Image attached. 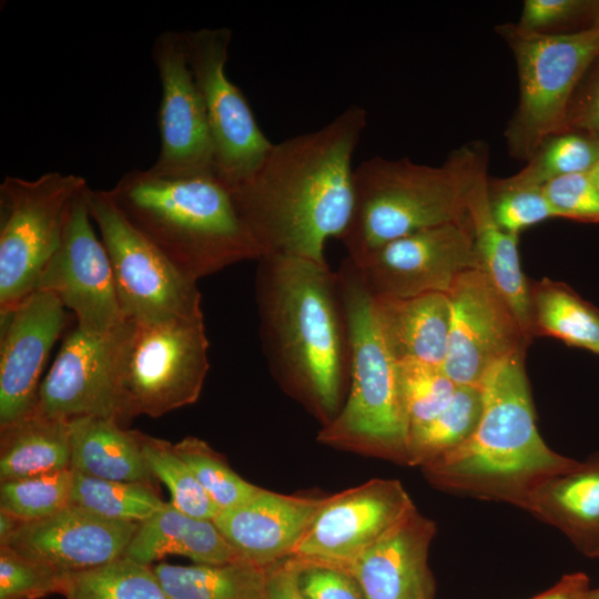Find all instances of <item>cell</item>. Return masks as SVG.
<instances>
[{"label": "cell", "instance_id": "35", "mask_svg": "<svg viewBox=\"0 0 599 599\" xmlns=\"http://www.w3.org/2000/svg\"><path fill=\"white\" fill-rule=\"evenodd\" d=\"M174 448L220 510L244 504L261 489L238 476L217 451L200 438L185 437L174 444Z\"/></svg>", "mask_w": 599, "mask_h": 599}, {"label": "cell", "instance_id": "21", "mask_svg": "<svg viewBox=\"0 0 599 599\" xmlns=\"http://www.w3.org/2000/svg\"><path fill=\"white\" fill-rule=\"evenodd\" d=\"M434 535L435 524L415 507L345 571L366 599H415L433 583L427 554Z\"/></svg>", "mask_w": 599, "mask_h": 599}, {"label": "cell", "instance_id": "44", "mask_svg": "<svg viewBox=\"0 0 599 599\" xmlns=\"http://www.w3.org/2000/svg\"><path fill=\"white\" fill-rule=\"evenodd\" d=\"M264 599H305L298 586V568L292 558L267 567Z\"/></svg>", "mask_w": 599, "mask_h": 599}, {"label": "cell", "instance_id": "46", "mask_svg": "<svg viewBox=\"0 0 599 599\" xmlns=\"http://www.w3.org/2000/svg\"><path fill=\"white\" fill-rule=\"evenodd\" d=\"M22 522L24 521L18 517L0 510V545L4 544Z\"/></svg>", "mask_w": 599, "mask_h": 599}, {"label": "cell", "instance_id": "24", "mask_svg": "<svg viewBox=\"0 0 599 599\" xmlns=\"http://www.w3.org/2000/svg\"><path fill=\"white\" fill-rule=\"evenodd\" d=\"M373 304L382 335L396 362L416 361L443 367L450 322L447 294L373 296Z\"/></svg>", "mask_w": 599, "mask_h": 599}, {"label": "cell", "instance_id": "6", "mask_svg": "<svg viewBox=\"0 0 599 599\" xmlns=\"http://www.w3.org/2000/svg\"><path fill=\"white\" fill-rule=\"evenodd\" d=\"M337 274L348 325L349 387L339 413L317 440L407 464L409 434L397 362L379 329L373 296L348 257Z\"/></svg>", "mask_w": 599, "mask_h": 599}, {"label": "cell", "instance_id": "30", "mask_svg": "<svg viewBox=\"0 0 599 599\" xmlns=\"http://www.w3.org/2000/svg\"><path fill=\"white\" fill-rule=\"evenodd\" d=\"M65 599H171L153 567L121 557L103 566L67 573Z\"/></svg>", "mask_w": 599, "mask_h": 599}, {"label": "cell", "instance_id": "36", "mask_svg": "<svg viewBox=\"0 0 599 599\" xmlns=\"http://www.w3.org/2000/svg\"><path fill=\"white\" fill-rule=\"evenodd\" d=\"M397 375L410 435L448 405L457 385L443 367L416 361L397 362Z\"/></svg>", "mask_w": 599, "mask_h": 599}, {"label": "cell", "instance_id": "40", "mask_svg": "<svg viewBox=\"0 0 599 599\" xmlns=\"http://www.w3.org/2000/svg\"><path fill=\"white\" fill-rule=\"evenodd\" d=\"M598 0H526L516 26L530 32L557 33L596 22Z\"/></svg>", "mask_w": 599, "mask_h": 599}, {"label": "cell", "instance_id": "8", "mask_svg": "<svg viewBox=\"0 0 599 599\" xmlns=\"http://www.w3.org/2000/svg\"><path fill=\"white\" fill-rule=\"evenodd\" d=\"M126 321L119 356L121 425L195 403L210 368L203 317Z\"/></svg>", "mask_w": 599, "mask_h": 599}, {"label": "cell", "instance_id": "25", "mask_svg": "<svg viewBox=\"0 0 599 599\" xmlns=\"http://www.w3.org/2000/svg\"><path fill=\"white\" fill-rule=\"evenodd\" d=\"M71 469L88 476L155 487L143 456L140 432L124 429L112 418L69 419Z\"/></svg>", "mask_w": 599, "mask_h": 599}, {"label": "cell", "instance_id": "34", "mask_svg": "<svg viewBox=\"0 0 599 599\" xmlns=\"http://www.w3.org/2000/svg\"><path fill=\"white\" fill-rule=\"evenodd\" d=\"M140 439L150 470L170 491V504L189 516L213 520L220 509L176 453L174 444L142 433Z\"/></svg>", "mask_w": 599, "mask_h": 599}, {"label": "cell", "instance_id": "37", "mask_svg": "<svg viewBox=\"0 0 599 599\" xmlns=\"http://www.w3.org/2000/svg\"><path fill=\"white\" fill-rule=\"evenodd\" d=\"M73 470L4 480L0 485V510L22 521L49 517L69 505Z\"/></svg>", "mask_w": 599, "mask_h": 599}, {"label": "cell", "instance_id": "7", "mask_svg": "<svg viewBox=\"0 0 599 599\" xmlns=\"http://www.w3.org/2000/svg\"><path fill=\"white\" fill-rule=\"evenodd\" d=\"M496 31L514 53L519 80L505 138L511 156L528 161L544 139L565 130L572 97L599 58V22L557 33L524 31L512 23Z\"/></svg>", "mask_w": 599, "mask_h": 599}, {"label": "cell", "instance_id": "10", "mask_svg": "<svg viewBox=\"0 0 599 599\" xmlns=\"http://www.w3.org/2000/svg\"><path fill=\"white\" fill-rule=\"evenodd\" d=\"M88 203L111 262L124 318L203 317L196 282L184 276L125 220L106 191L89 189Z\"/></svg>", "mask_w": 599, "mask_h": 599}, {"label": "cell", "instance_id": "31", "mask_svg": "<svg viewBox=\"0 0 599 599\" xmlns=\"http://www.w3.org/2000/svg\"><path fill=\"white\" fill-rule=\"evenodd\" d=\"M483 406L480 386H457L448 405L408 438L407 465L424 466L466 441Z\"/></svg>", "mask_w": 599, "mask_h": 599}, {"label": "cell", "instance_id": "48", "mask_svg": "<svg viewBox=\"0 0 599 599\" xmlns=\"http://www.w3.org/2000/svg\"><path fill=\"white\" fill-rule=\"evenodd\" d=\"M595 185L597 186L599 191V162L596 164V166L589 172Z\"/></svg>", "mask_w": 599, "mask_h": 599}, {"label": "cell", "instance_id": "50", "mask_svg": "<svg viewBox=\"0 0 599 599\" xmlns=\"http://www.w3.org/2000/svg\"><path fill=\"white\" fill-rule=\"evenodd\" d=\"M596 22H599V0H598V4H597Z\"/></svg>", "mask_w": 599, "mask_h": 599}, {"label": "cell", "instance_id": "16", "mask_svg": "<svg viewBox=\"0 0 599 599\" xmlns=\"http://www.w3.org/2000/svg\"><path fill=\"white\" fill-rule=\"evenodd\" d=\"M414 508L396 479H373L333 495L288 558L346 570Z\"/></svg>", "mask_w": 599, "mask_h": 599}, {"label": "cell", "instance_id": "39", "mask_svg": "<svg viewBox=\"0 0 599 599\" xmlns=\"http://www.w3.org/2000/svg\"><path fill=\"white\" fill-rule=\"evenodd\" d=\"M67 573L0 546V599H40L61 591Z\"/></svg>", "mask_w": 599, "mask_h": 599}, {"label": "cell", "instance_id": "18", "mask_svg": "<svg viewBox=\"0 0 599 599\" xmlns=\"http://www.w3.org/2000/svg\"><path fill=\"white\" fill-rule=\"evenodd\" d=\"M0 428L34 412L40 375L67 325V308L52 293L37 290L1 313Z\"/></svg>", "mask_w": 599, "mask_h": 599}, {"label": "cell", "instance_id": "13", "mask_svg": "<svg viewBox=\"0 0 599 599\" xmlns=\"http://www.w3.org/2000/svg\"><path fill=\"white\" fill-rule=\"evenodd\" d=\"M89 186L72 203L60 244L44 266L37 290L52 293L77 318V327L101 334L125 318L111 262L89 211Z\"/></svg>", "mask_w": 599, "mask_h": 599}, {"label": "cell", "instance_id": "28", "mask_svg": "<svg viewBox=\"0 0 599 599\" xmlns=\"http://www.w3.org/2000/svg\"><path fill=\"white\" fill-rule=\"evenodd\" d=\"M171 599H264L267 567L244 559L221 565L153 566Z\"/></svg>", "mask_w": 599, "mask_h": 599}, {"label": "cell", "instance_id": "1", "mask_svg": "<svg viewBox=\"0 0 599 599\" xmlns=\"http://www.w3.org/2000/svg\"><path fill=\"white\" fill-rule=\"evenodd\" d=\"M365 126V109L351 105L316 131L273 143L260 167L230 189L262 256L326 263L327 241L341 238L353 215L352 161Z\"/></svg>", "mask_w": 599, "mask_h": 599}, {"label": "cell", "instance_id": "42", "mask_svg": "<svg viewBox=\"0 0 599 599\" xmlns=\"http://www.w3.org/2000/svg\"><path fill=\"white\" fill-rule=\"evenodd\" d=\"M293 560L298 568V586L305 599H366L356 579L347 571Z\"/></svg>", "mask_w": 599, "mask_h": 599}, {"label": "cell", "instance_id": "43", "mask_svg": "<svg viewBox=\"0 0 599 599\" xmlns=\"http://www.w3.org/2000/svg\"><path fill=\"white\" fill-rule=\"evenodd\" d=\"M565 130L583 131L599 139V58L589 68L572 97Z\"/></svg>", "mask_w": 599, "mask_h": 599}, {"label": "cell", "instance_id": "27", "mask_svg": "<svg viewBox=\"0 0 599 599\" xmlns=\"http://www.w3.org/2000/svg\"><path fill=\"white\" fill-rule=\"evenodd\" d=\"M0 430V481L71 469L68 419L34 410Z\"/></svg>", "mask_w": 599, "mask_h": 599}, {"label": "cell", "instance_id": "49", "mask_svg": "<svg viewBox=\"0 0 599 599\" xmlns=\"http://www.w3.org/2000/svg\"><path fill=\"white\" fill-rule=\"evenodd\" d=\"M589 599H599V587L596 589H590Z\"/></svg>", "mask_w": 599, "mask_h": 599}, {"label": "cell", "instance_id": "12", "mask_svg": "<svg viewBox=\"0 0 599 599\" xmlns=\"http://www.w3.org/2000/svg\"><path fill=\"white\" fill-rule=\"evenodd\" d=\"M349 260L375 297L447 294L459 275L480 270L469 221L420 230Z\"/></svg>", "mask_w": 599, "mask_h": 599}, {"label": "cell", "instance_id": "17", "mask_svg": "<svg viewBox=\"0 0 599 599\" xmlns=\"http://www.w3.org/2000/svg\"><path fill=\"white\" fill-rule=\"evenodd\" d=\"M126 326L125 318L101 334L77 326L69 332L41 382L34 410L68 420L97 416L121 424L119 356Z\"/></svg>", "mask_w": 599, "mask_h": 599}, {"label": "cell", "instance_id": "47", "mask_svg": "<svg viewBox=\"0 0 599 599\" xmlns=\"http://www.w3.org/2000/svg\"><path fill=\"white\" fill-rule=\"evenodd\" d=\"M433 597V583L424 586L417 593L415 599H432Z\"/></svg>", "mask_w": 599, "mask_h": 599}, {"label": "cell", "instance_id": "26", "mask_svg": "<svg viewBox=\"0 0 599 599\" xmlns=\"http://www.w3.org/2000/svg\"><path fill=\"white\" fill-rule=\"evenodd\" d=\"M167 555L183 556L200 565L242 559L213 520L189 516L170 502L139 525L124 557L150 566Z\"/></svg>", "mask_w": 599, "mask_h": 599}, {"label": "cell", "instance_id": "29", "mask_svg": "<svg viewBox=\"0 0 599 599\" xmlns=\"http://www.w3.org/2000/svg\"><path fill=\"white\" fill-rule=\"evenodd\" d=\"M534 332L599 354V311L567 286L542 282L531 291Z\"/></svg>", "mask_w": 599, "mask_h": 599}, {"label": "cell", "instance_id": "4", "mask_svg": "<svg viewBox=\"0 0 599 599\" xmlns=\"http://www.w3.org/2000/svg\"><path fill=\"white\" fill-rule=\"evenodd\" d=\"M106 192L125 220L194 282L262 256L215 174L162 177L135 169Z\"/></svg>", "mask_w": 599, "mask_h": 599}, {"label": "cell", "instance_id": "5", "mask_svg": "<svg viewBox=\"0 0 599 599\" xmlns=\"http://www.w3.org/2000/svg\"><path fill=\"white\" fill-rule=\"evenodd\" d=\"M486 146L454 150L439 166L408 158L374 156L354 169V209L339 238L347 257L358 258L414 232L469 221L468 204Z\"/></svg>", "mask_w": 599, "mask_h": 599}, {"label": "cell", "instance_id": "2", "mask_svg": "<svg viewBox=\"0 0 599 599\" xmlns=\"http://www.w3.org/2000/svg\"><path fill=\"white\" fill-rule=\"evenodd\" d=\"M257 261L255 301L266 362L326 425L343 406L351 368L338 274L327 263L296 256Z\"/></svg>", "mask_w": 599, "mask_h": 599}, {"label": "cell", "instance_id": "41", "mask_svg": "<svg viewBox=\"0 0 599 599\" xmlns=\"http://www.w3.org/2000/svg\"><path fill=\"white\" fill-rule=\"evenodd\" d=\"M542 190L556 217L599 222V191L589 173L552 179Z\"/></svg>", "mask_w": 599, "mask_h": 599}, {"label": "cell", "instance_id": "3", "mask_svg": "<svg viewBox=\"0 0 599 599\" xmlns=\"http://www.w3.org/2000/svg\"><path fill=\"white\" fill-rule=\"evenodd\" d=\"M480 388L483 406L474 433L422 469L444 490L521 507L536 486L578 460L554 451L541 438L522 351L495 365Z\"/></svg>", "mask_w": 599, "mask_h": 599}, {"label": "cell", "instance_id": "9", "mask_svg": "<svg viewBox=\"0 0 599 599\" xmlns=\"http://www.w3.org/2000/svg\"><path fill=\"white\" fill-rule=\"evenodd\" d=\"M87 186L82 176L60 172L35 180L4 177L0 184V314L37 291L60 244L72 203Z\"/></svg>", "mask_w": 599, "mask_h": 599}, {"label": "cell", "instance_id": "11", "mask_svg": "<svg viewBox=\"0 0 599 599\" xmlns=\"http://www.w3.org/2000/svg\"><path fill=\"white\" fill-rule=\"evenodd\" d=\"M184 38L205 109L215 175L231 189L260 167L273 143L258 126L243 92L226 74L231 29L201 28L184 31Z\"/></svg>", "mask_w": 599, "mask_h": 599}, {"label": "cell", "instance_id": "20", "mask_svg": "<svg viewBox=\"0 0 599 599\" xmlns=\"http://www.w3.org/2000/svg\"><path fill=\"white\" fill-rule=\"evenodd\" d=\"M328 497L287 496L261 488L213 522L238 556L262 567L288 558Z\"/></svg>", "mask_w": 599, "mask_h": 599}, {"label": "cell", "instance_id": "15", "mask_svg": "<svg viewBox=\"0 0 599 599\" xmlns=\"http://www.w3.org/2000/svg\"><path fill=\"white\" fill-rule=\"evenodd\" d=\"M152 58L161 82L158 113L161 148L148 170L162 177L215 174L212 139L189 64L184 31L161 32L154 40Z\"/></svg>", "mask_w": 599, "mask_h": 599}, {"label": "cell", "instance_id": "33", "mask_svg": "<svg viewBox=\"0 0 599 599\" xmlns=\"http://www.w3.org/2000/svg\"><path fill=\"white\" fill-rule=\"evenodd\" d=\"M599 162V139L578 130L554 133L541 141L527 165L509 176L522 184L542 186L568 174L589 173Z\"/></svg>", "mask_w": 599, "mask_h": 599}, {"label": "cell", "instance_id": "38", "mask_svg": "<svg viewBox=\"0 0 599 599\" xmlns=\"http://www.w3.org/2000/svg\"><path fill=\"white\" fill-rule=\"evenodd\" d=\"M488 195L496 224L510 234L519 235L527 227L556 217L539 185L518 183L510 177L489 179Z\"/></svg>", "mask_w": 599, "mask_h": 599}, {"label": "cell", "instance_id": "22", "mask_svg": "<svg viewBox=\"0 0 599 599\" xmlns=\"http://www.w3.org/2000/svg\"><path fill=\"white\" fill-rule=\"evenodd\" d=\"M520 508L559 529L585 556L599 558V451L540 483Z\"/></svg>", "mask_w": 599, "mask_h": 599}, {"label": "cell", "instance_id": "14", "mask_svg": "<svg viewBox=\"0 0 599 599\" xmlns=\"http://www.w3.org/2000/svg\"><path fill=\"white\" fill-rule=\"evenodd\" d=\"M447 296L450 322L443 369L457 386H480L488 372L521 352L528 338L481 270L459 275Z\"/></svg>", "mask_w": 599, "mask_h": 599}, {"label": "cell", "instance_id": "19", "mask_svg": "<svg viewBox=\"0 0 599 599\" xmlns=\"http://www.w3.org/2000/svg\"><path fill=\"white\" fill-rule=\"evenodd\" d=\"M139 525L69 504L49 517L22 522L0 546L57 571L78 572L123 557Z\"/></svg>", "mask_w": 599, "mask_h": 599}, {"label": "cell", "instance_id": "32", "mask_svg": "<svg viewBox=\"0 0 599 599\" xmlns=\"http://www.w3.org/2000/svg\"><path fill=\"white\" fill-rule=\"evenodd\" d=\"M69 504L109 519L141 524L166 502L159 497L153 486L102 479L73 471Z\"/></svg>", "mask_w": 599, "mask_h": 599}, {"label": "cell", "instance_id": "23", "mask_svg": "<svg viewBox=\"0 0 599 599\" xmlns=\"http://www.w3.org/2000/svg\"><path fill=\"white\" fill-rule=\"evenodd\" d=\"M487 169L486 159L477 172L468 204L480 270L509 304L529 338L535 333L531 290L520 266L518 235L501 230L491 215Z\"/></svg>", "mask_w": 599, "mask_h": 599}, {"label": "cell", "instance_id": "45", "mask_svg": "<svg viewBox=\"0 0 599 599\" xmlns=\"http://www.w3.org/2000/svg\"><path fill=\"white\" fill-rule=\"evenodd\" d=\"M589 578L582 572L565 575L550 589L531 599H589Z\"/></svg>", "mask_w": 599, "mask_h": 599}]
</instances>
